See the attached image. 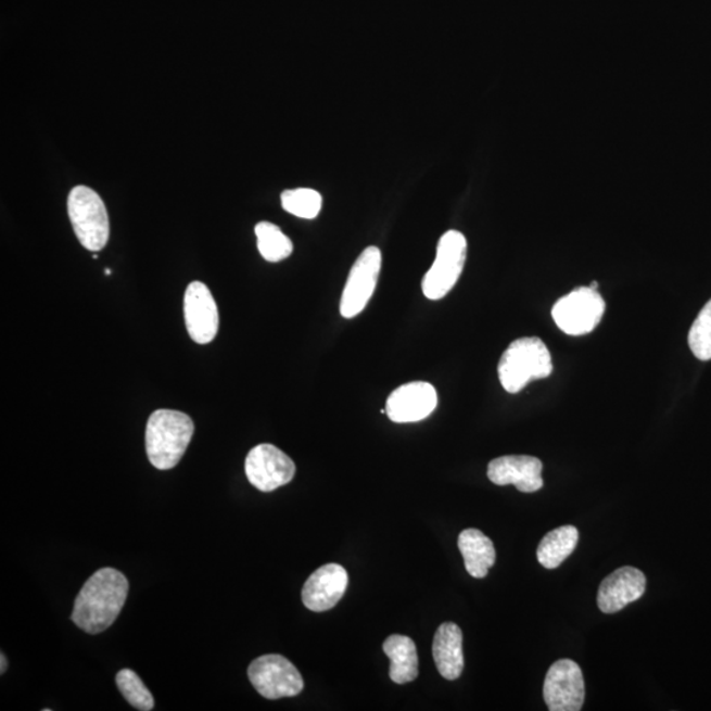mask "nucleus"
Returning a JSON list of instances; mask_svg holds the SVG:
<instances>
[{
	"label": "nucleus",
	"instance_id": "obj_5",
	"mask_svg": "<svg viewBox=\"0 0 711 711\" xmlns=\"http://www.w3.org/2000/svg\"><path fill=\"white\" fill-rule=\"evenodd\" d=\"M467 239L459 231L445 232L439 240L436 257L422 281L426 299L439 301L455 288L467 259Z\"/></svg>",
	"mask_w": 711,
	"mask_h": 711
},
{
	"label": "nucleus",
	"instance_id": "obj_7",
	"mask_svg": "<svg viewBox=\"0 0 711 711\" xmlns=\"http://www.w3.org/2000/svg\"><path fill=\"white\" fill-rule=\"evenodd\" d=\"M249 677L258 694L268 700L299 696L305 686L300 671L281 655H264L253 660Z\"/></svg>",
	"mask_w": 711,
	"mask_h": 711
},
{
	"label": "nucleus",
	"instance_id": "obj_26",
	"mask_svg": "<svg viewBox=\"0 0 711 711\" xmlns=\"http://www.w3.org/2000/svg\"><path fill=\"white\" fill-rule=\"evenodd\" d=\"M111 274H113V271H111L110 269H106V275L110 276Z\"/></svg>",
	"mask_w": 711,
	"mask_h": 711
},
{
	"label": "nucleus",
	"instance_id": "obj_19",
	"mask_svg": "<svg viewBox=\"0 0 711 711\" xmlns=\"http://www.w3.org/2000/svg\"><path fill=\"white\" fill-rule=\"evenodd\" d=\"M579 543V530L574 525H562L543 537L537 548V560L547 569H555L572 555Z\"/></svg>",
	"mask_w": 711,
	"mask_h": 711
},
{
	"label": "nucleus",
	"instance_id": "obj_22",
	"mask_svg": "<svg viewBox=\"0 0 711 711\" xmlns=\"http://www.w3.org/2000/svg\"><path fill=\"white\" fill-rule=\"evenodd\" d=\"M116 685L129 704L141 711L154 708V698L141 678L131 670H122L116 675Z\"/></svg>",
	"mask_w": 711,
	"mask_h": 711
},
{
	"label": "nucleus",
	"instance_id": "obj_23",
	"mask_svg": "<svg viewBox=\"0 0 711 711\" xmlns=\"http://www.w3.org/2000/svg\"><path fill=\"white\" fill-rule=\"evenodd\" d=\"M688 343L698 360H711V300L691 325Z\"/></svg>",
	"mask_w": 711,
	"mask_h": 711
},
{
	"label": "nucleus",
	"instance_id": "obj_6",
	"mask_svg": "<svg viewBox=\"0 0 711 711\" xmlns=\"http://www.w3.org/2000/svg\"><path fill=\"white\" fill-rule=\"evenodd\" d=\"M606 303L597 290L579 288L555 303L553 318L571 337L591 333L602 320Z\"/></svg>",
	"mask_w": 711,
	"mask_h": 711
},
{
	"label": "nucleus",
	"instance_id": "obj_14",
	"mask_svg": "<svg viewBox=\"0 0 711 711\" xmlns=\"http://www.w3.org/2000/svg\"><path fill=\"white\" fill-rule=\"evenodd\" d=\"M543 464L533 456L498 457L487 466V478L498 486L516 485L522 493H534L543 487Z\"/></svg>",
	"mask_w": 711,
	"mask_h": 711
},
{
	"label": "nucleus",
	"instance_id": "obj_21",
	"mask_svg": "<svg viewBox=\"0 0 711 711\" xmlns=\"http://www.w3.org/2000/svg\"><path fill=\"white\" fill-rule=\"evenodd\" d=\"M281 203L284 212L302 219H315L323 205L319 191L301 188L283 191Z\"/></svg>",
	"mask_w": 711,
	"mask_h": 711
},
{
	"label": "nucleus",
	"instance_id": "obj_4",
	"mask_svg": "<svg viewBox=\"0 0 711 711\" xmlns=\"http://www.w3.org/2000/svg\"><path fill=\"white\" fill-rule=\"evenodd\" d=\"M67 213L74 233L86 250L99 252L106 246L110 238L107 208L94 190L82 185L74 188L67 198Z\"/></svg>",
	"mask_w": 711,
	"mask_h": 711
},
{
	"label": "nucleus",
	"instance_id": "obj_20",
	"mask_svg": "<svg viewBox=\"0 0 711 711\" xmlns=\"http://www.w3.org/2000/svg\"><path fill=\"white\" fill-rule=\"evenodd\" d=\"M257 249L269 263H280L292 256L294 246L292 240L274 223L262 221L255 228Z\"/></svg>",
	"mask_w": 711,
	"mask_h": 711
},
{
	"label": "nucleus",
	"instance_id": "obj_13",
	"mask_svg": "<svg viewBox=\"0 0 711 711\" xmlns=\"http://www.w3.org/2000/svg\"><path fill=\"white\" fill-rule=\"evenodd\" d=\"M645 573L634 567H622L599 585L597 604L605 614H614L638 601L646 592Z\"/></svg>",
	"mask_w": 711,
	"mask_h": 711
},
{
	"label": "nucleus",
	"instance_id": "obj_9",
	"mask_svg": "<svg viewBox=\"0 0 711 711\" xmlns=\"http://www.w3.org/2000/svg\"><path fill=\"white\" fill-rule=\"evenodd\" d=\"M245 474L256 490L269 493L294 479L295 464L276 445L259 444L246 456Z\"/></svg>",
	"mask_w": 711,
	"mask_h": 711
},
{
	"label": "nucleus",
	"instance_id": "obj_25",
	"mask_svg": "<svg viewBox=\"0 0 711 711\" xmlns=\"http://www.w3.org/2000/svg\"><path fill=\"white\" fill-rule=\"evenodd\" d=\"M589 288L597 290L598 283L595 281V282L591 283Z\"/></svg>",
	"mask_w": 711,
	"mask_h": 711
},
{
	"label": "nucleus",
	"instance_id": "obj_2",
	"mask_svg": "<svg viewBox=\"0 0 711 711\" xmlns=\"http://www.w3.org/2000/svg\"><path fill=\"white\" fill-rule=\"evenodd\" d=\"M194 435V422L188 414L161 409L148 419L145 448L148 459L160 471L177 467Z\"/></svg>",
	"mask_w": 711,
	"mask_h": 711
},
{
	"label": "nucleus",
	"instance_id": "obj_3",
	"mask_svg": "<svg viewBox=\"0 0 711 711\" xmlns=\"http://www.w3.org/2000/svg\"><path fill=\"white\" fill-rule=\"evenodd\" d=\"M554 364L547 345L539 338H521L509 345L498 364V379L507 393L516 394L529 382L547 379Z\"/></svg>",
	"mask_w": 711,
	"mask_h": 711
},
{
	"label": "nucleus",
	"instance_id": "obj_11",
	"mask_svg": "<svg viewBox=\"0 0 711 711\" xmlns=\"http://www.w3.org/2000/svg\"><path fill=\"white\" fill-rule=\"evenodd\" d=\"M185 323L198 344L212 343L219 331V312L205 283L191 282L183 299Z\"/></svg>",
	"mask_w": 711,
	"mask_h": 711
},
{
	"label": "nucleus",
	"instance_id": "obj_15",
	"mask_svg": "<svg viewBox=\"0 0 711 711\" xmlns=\"http://www.w3.org/2000/svg\"><path fill=\"white\" fill-rule=\"evenodd\" d=\"M347 586L348 573L342 566L320 567L303 585V605L315 613L330 610L342 599Z\"/></svg>",
	"mask_w": 711,
	"mask_h": 711
},
{
	"label": "nucleus",
	"instance_id": "obj_8",
	"mask_svg": "<svg viewBox=\"0 0 711 711\" xmlns=\"http://www.w3.org/2000/svg\"><path fill=\"white\" fill-rule=\"evenodd\" d=\"M382 255L377 246H368L352 267L340 301V314L345 319L357 317L368 306L381 271Z\"/></svg>",
	"mask_w": 711,
	"mask_h": 711
},
{
	"label": "nucleus",
	"instance_id": "obj_16",
	"mask_svg": "<svg viewBox=\"0 0 711 711\" xmlns=\"http://www.w3.org/2000/svg\"><path fill=\"white\" fill-rule=\"evenodd\" d=\"M432 655L439 673L444 678H459L464 670L462 632L457 624L445 622L437 629Z\"/></svg>",
	"mask_w": 711,
	"mask_h": 711
},
{
	"label": "nucleus",
	"instance_id": "obj_10",
	"mask_svg": "<svg viewBox=\"0 0 711 711\" xmlns=\"http://www.w3.org/2000/svg\"><path fill=\"white\" fill-rule=\"evenodd\" d=\"M551 711H579L585 701L583 671L573 660L561 659L549 668L543 688Z\"/></svg>",
	"mask_w": 711,
	"mask_h": 711
},
{
	"label": "nucleus",
	"instance_id": "obj_1",
	"mask_svg": "<svg viewBox=\"0 0 711 711\" xmlns=\"http://www.w3.org/2000/svg\"><path fill=\"white\" fill-rule=\"evenodd\" d=\"M128 580L114 568L99 569L86 581L74 602L72 621L85 633L96 635L113 626L127 601Z\"/></svg>",
	"mask_w": 711,
	"mask_h": 711
},
{
	"label": "nucleus",
	"instance_id": "obj_18",
	"mask_svg": "<svg viewBox=\"0 0 711 711\" xmlns=\"http://www.w3.org/2000/svg\"><path fill=\"white\" fill-rule=\"evenodd\" d=\"M383 652L391 659L389 676L395 684H407L418 677V652L416 643L405 635H392L383 642Z\"/></svg>",
	"mask_w": 711,
	"mask_h": 711
},
{
	"label": "nucleus",
	"instance_id": "obj_12",
	"mask_svg": "<svg viewBox=\"0 0 711 711\" xmlns=\"http://www.w3.org/2000/svg\"><path fill=\"white\" fill-rule=\"evenodd\" d=\"M437 401V393L431 383H405L389 395L386 416L394 423L420 422L435 411Z\"/></svg>",
	"mask_w": 711,
	"mask_h": 711
},
{
	"label": "nucleus",
	"instance_id": "obj_24",
	"mask_svg": "<svg viewBox=\"0 0 711 711\" xmlns=\"http://www.w3.org/2000/svg\"><path fill=\"white\" fill-rule=\"evenodd\" d=\"M0 659H2V670L0 672L4 673L8 670V660H5L4 653L0 655Z\"/></svg>",
	"mask_w": 711,
	"mask_h": 711
},
{
	"label": "nucleus",
	"instance_id": "obj_17",
	"mask_svg": "<svg viewBox=\"0 0 711 711\" xmlns=\"http://www.w3.org/2000/svg\"><path fill=\"white\" fill-rule=\"evenodd\" d=\"M459 549L467 572L474 579H484L496 562L493 542L480 530H464L459 536Z\"/></svg>",
	"mask_w": 711,
	"mask_h": 711
}]
</instances>
